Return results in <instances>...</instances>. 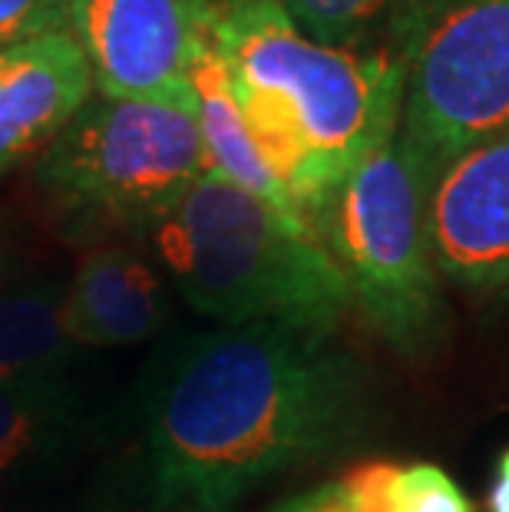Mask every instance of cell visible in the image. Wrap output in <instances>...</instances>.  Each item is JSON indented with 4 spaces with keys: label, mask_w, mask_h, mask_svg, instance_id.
Returning a JSON list of instances; mask_svg holds the SVG:
<instances>
[{
    "label": "cell",
    "mask_w": 509,
    "mask_h": 512,
    "mask_svg": "<svg viewBox=\"0 0 509 512\" xmlns=\"http://www.w3.org/2000/svg\"><path fill=\"white\" fill-rule=\"evenodd\" d=\"M367 387L334 334L242 324L179 337L143 390L156 512H232L361 433Z\"/></svg>",
    "instance_id": "6da1fadb"
},
{
    "label": "cell",
    "mask_w": 509,
    "mask_h": 512,
    "mask_svg": "<svg viewBox=\"0 0 509 512\" xmlns=\"http://www.w3.org/2000/svg\"><path fill=\"white\" fill-rule=\"evenodd\" d=\"M209 37L258 149L314 225L357 162L400 126L404 57L324 47L281 0H225Z\"/></svg>",
    "instance_id": "7a4b0ae2"
},
{
    "label": "cell",
    "mask_w": 509,
    "mask_h": 512,
    "mask_svg": "<svg viewBox=\"0 0 509 512\" xmlns=\"http://www.w3.org/2000/svg\"><path fill=\"white\" fill-rule=\"evenodd\" d=\"M149 238L179 298L222 328L285 324L334 334L351 308L348 281L318 232L215 172Z\"/></svg>",
    "instance_id": "3957f363"
},
{
    "label": "cell",
    "mask_w": 509,
    "mask_h": 512,
    "mask_svg": "<svg viewBox=\"0 0 509 512\" xmlns=\"http://www.w3.org/2000/svg\"><path fill=\"white\" fill-rule=\"evenodd\" d=\"M430 182L400 143V126L351 169L314 219L361 311L397 354H427L443 334L440 271L427 225Z\"/></svg>",
    "instance_id": "277c9868"
},
{
    "label": "cell",
    "mask_w": 509,
    "mask_h": 512,
    "mask_svg": "<svg viewBox=\"0 0 509 512\" xmlns=\"http://www.w3.org/2000/svg\"><path fill=\"white\" fill-rule=\"evenodd\" d=\"M209 172L196 100L93 93L37 156L43 195L77 222L153 232Z\"/></svg>",
    "instance_id": "5b68a950"
},
{
    "label": "cell",
    "mask_w": 509,
    "mask_h": 512,
    "mask_svg": "<svg viewBox=\"0 0 509 512\" xmlns=\"http://www.w3.org/2000/svg\"><path fill=\"white\" fill-rule=\"evenodd\" d=\"M394 50L404 57L400 143L430 185L509 133V0H417Z\"/></svg>",
    "instance_id": "8992f818"
},
{
    "label": "cell",
    "mask_w": 509,
    "mask_h": 512,
    "mask_svg": "<svg viewBox=\"0 0 509 512\" xmlns=\"http://www.w3.org/2000/svg\"><path fill=\"white\" fill-rule=\"evenodd\" d=\"M70 34L93 90L116 100H186L192 60L209 40L192 0H70Z\"/></svg>",
    "instance_id": "52a82bcc"
},
{
    "label": "cell",
    "mask_w": 509,
    "mask_h": 512,
    "mask_svg": "<svg viewBox=\"0 0 509 512\" xmlns=\"http://www.w3.org/2000/svg\"><path fill=\"white\" fill-rule=\"evenodd\" d=\"M427 225L440 278L476 294L509 288V133L433 179Z\"/></svg>",
    "instance_id": "ba28073f"
},
{
    "label": "cell",
    "mask_w": 509,
    "mask_h": 512,
    "mask_svg": "<svg viewBox=\"0 0 509 512\" xmlns=\"http://www.w3.org/2000/svg\"><path fill=\"white\" fill-rule=\"evenodd\" d=\"M93 93V70L70 30L0 50V172L40 156Z\"/></svg>",
    "instance_id": "9c48e42d"
},
{
    "label": "cell",
    "mask_w": 509,
    "mask_h": 512,
    "mask_svg": "<svg viewBox=\"0 0 509 512\" xmlns=\"http://www.w3.org/2000/svg\"><path fill=\"white\" fill-rule=\"evenodd\" d=\"M169 318L162 278L129 248H93L63 288V321L80 347H126L153 337Z\"/></svg>",
    "instance_id": "30bf717a"
},
{
    "label": "cell",
    "mask_w": 509,
    "mask_h": 512,
    "mask_svg": "<svg viewBox=\"0 0 509 512\" xmlns=\"http://www.w3.org/2000/svg\"><path fill=\"white\" fill-rule=\"evenodd\" d=\"M189 86H192V100H196V119H199L209 172L238 185V189L252 192L255 199L272 205L285 219L311 225L305 215H301L295 199L288 195V189L281 185V179L275 176V169L268 166L265 152L258 149L252 126H248L242 106H238L232 93L225 63L212 47V37L202 43L196 60H192Z\"/></svg>",
    "instance_id": "8fae6325"
},
{
    "label": "cell",
    "mask_w": 509,
    "mask_h": 512,
    "mask_svg": "<svg viewBox=\"0 0 509 512\" xmlns=\"http://www.w3.org/2000/svg\"><path fill=\"white\" fill-rule=\"evenodd\" d=\"M77 347L63 321V288L0 294V380L57 377Z\"/></svg>",
    "instance_id": "7c38bea8"
},
{
    "label": "cell",
    "mask_w": 509,
    "mask_h": 512,
    "mask_svg": "<svg viewBox=\"0 0 509 512\" xmlns=\"http://www.w3.org/2000/svg\"><path fill=\"white\" fill-rule=\"evenodd\" d=\"M73 417V394L63 377L0 380V476L63 437Z\"/></svg>",
    "instance_id": "4fadbf2b"
},
{
    "label": "cell",
    "mask_w": 509,
    "mask_h": 512,
    "mask_svg": "<svg viewBox=\"0 0 509 512\" xmlns=\"http://www.w3.org/2000/svg\"><path fill=\"white\" fill-rule=\"evenodd\" d=\"M301 34L344 50L391 47L417 0H281Z\"/></svg>",
    "instance_id": "5bb4252c"
},
{
    "label": "cell",
    "mask_w": 509,
    "mask_h": 512,
    "mask_svg": "<svg viewBox=\"0 0 509 512\" xmlns=\"http://www.w3.org/2000/svg\"><path fill=\"white\" fill-rule=\"evenodd\" d=\"M348 479L371 512H473L467 493L430 463H371Z\"/></svg>",
    "instance_id": "9a60e30c"
},
{
    "label": "cell",
    "mask_w": 509,
    "mask_h": 512,
    "mask_svg": "<svg viewBox=\"0 0 509 512\" xmlns=\"http://www.w3.org/2000/svg\"><path fill=\"white\" fill-rule=\"evenodd\" d=\"M70 30V0H0V50Z\"/></svg>",
    "instance_id": "2e32d148"
},
{
    "label": "cell",
    "mask_w": 509,
    "mask_h": 512,
    "mask_svg": "<svg viewBox=\"0 0 509 512\" xmlns=\"http://www.w3.org/2000/svg\"><path fill=\"white\" fill-rule=\"evenodd\" d=\"M275 512H367V509L357 503L351 486L338 479V483H324L318 489H308V493L288 499Z\"/></svg>",
    "instance_id": "e0dca14e"
},
{
    "label": "cell",
    "mask_w": 509,
    "mask_h": 512,
    "mask_svg": "<svg viewBox=\"0 0 509 512\" xmlns=\"http://www.w3.org/2000/svg\"><path fill=\"white\" fill-rule=\"evenodd\" d=\"M490 512H509V450L500 456L490 489Z\"/></svg>",
    "instance_id": "ac0fdd59"
},
{
    "label": "cell",
    "mask_w": 509,
    "mask_h": 512,
    "mask_svg": "<svg viewBox=\"0 0 509 512\" xmlns=\"http://www.w3.org/2000/svg\"><path fill=\"white\" fill-rule=\"evenodd\" d=\"M222 4H225V0H192V10H196V17H199V24L205 27V34H209L212 20L222 10Z\"/></svg>",
    "instance_id": "d6986e66"
}]
</instances>
